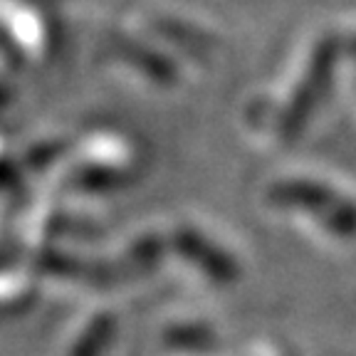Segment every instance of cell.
I'll return each mask as SVG.
<instances>
[{"label": "cell", "mask_w": 356, "mask_h": 356, "mask_svg": "<svg viewBox=\"0 0 356 356\" xmlns=\"http://www.w3.org/2000/svg\"><path fill=\"white\" fill-rule=\"evenodd\" d=\"M111 319L109 317H97L95 322L89 324L82 332L74 346L70 349V356H104L106 346L111 341Z\"/></svg>", "instance_id": "1"}]
</instances>
